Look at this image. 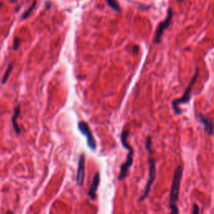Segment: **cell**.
<instances>
[{"instance_id": "6da1fadb", "label": "cell", "mask_w": 214, "mask_h": 214, "mask_svg": "<svg viewBox=\"0 0 214 214\" xmlns=\"http://www.w3.org/2000/svg\"><path fill=\"white\" fill-rule=\"evenodd\" d=\"M182 174H183V167L179 165L176 168V170L174 172L173 179H172L171 192H170V197H169V207L171 208L172 213H178V209L176 207V201L179 198L181 181V178H182Z\"/></svg>"}, {"instance_id": "7a4b0ae2", "label": "cell", "mask_w": 214, "mask_h": 214, "mask_svg": "<svg viewBox=\"0 0 214 214\" xmlns=\"http://www.w3.org/2000/svg\"><path fill=\"white\" fill-rule=\"evenodd\" d=\"M128 130L127 129H124L121 132V135H120V140L121 143L123 145V147L129 151V153L127 155L126 160L121 165L120 167V172L119 176H118V179L120 181L123 180L126 176L127 172L130 169V167L132 166L133 164V156H134V150L132 147H131V145L127 142V136H128Z\"/></svg>"}, {"instance_id": "3957f363", "label": "cell", "mask_w": 214, "mask_h": 214, "mask_svg": "<svg viewBox=\"0 0 214 214\" xmlns=\"http://www.w3.org/2000/svg\"><path fill=\"white\" fill-rule=\"evenodd\" d=\"M198 74H199V69H198V68H196L195 73H194L193 76L192 77L191 80H190L189 85H188V86L187 87V89H186L185 92L183 94V95H182L181 98H179V99H176V100H173V102H172V107H173L174 111L176 112V115L181 113V110L179 109V107L178 106H179L180 105H181V104L187 103V102H188L189 100H190L191 92H192V88H193L194 85H195L196 82H197V77H198Z\"/></svg>"}, {"instance_id": "277c9868", "label": "cell", "mask_w": 214, "mask_h": 214, "mask_svg": "<svg viewBox=\"0 0 214 214\" xmlns=\"http://www.w3.org/2000/svg\"><path fill=\"white\" fill-rule=\"evenodd\" d=\"M149 163V176H148V180H147L146 187H145V191L142 194L141 197L140 198V201H144L150 193V191L151 189V187L153 185L154 181L156 180V160L152 159L151 157L149 158L148 160Z\"/></svg>"}, {"instance_id": "5b68a950", "label": "cell", "mask_w": 214, "mask_h": 214, "mask_svg": "<svg viewBox=\"0 0 214 214\" xmlns=\"http://www.w3.org/2000/svg\"><path fill=\"white\" fill-rule=\"evenodd\" d=\"M78 129L80 132L82 133V135H85L87 140V145L90 149L94 151L95 148H96V141L94 138L92 132L90 129V127L88 126L86 122L85 121H80L78 123Z\"/></svg>"}, {"instance_id": "8992f818", "label": "cell", "mask_w": 214, "mask_h": 214, "mask_svg": "<svg viewBox=\"0 0 214 214\" xmlns=\"http://www.w3.org/2000/svg\"><path fill=\"white\" fill-rule=\"evenodd\" d=\"M172 15H173V14H172V10L170 9V10L168 11V14H167V19L160 23V24H159V26H158V28H157V29H156V35H155V39H154L155 43L159 44L160 42L161 36H162V34L164 33V31L167 29L168 27H169L170 24H171V22H172Z\"/></svg>"}, {"instance_id": "52a82bcc", "label": "cell", "mask_w": 214, "mask_h": 214, "mask_svg": "<svg viewBox=\"0 0 214 214\" xmlns=\"http://www.w3.org/2000/svg\"><path fill=\"white\" fill-rule=\"evenodd\" d=\"M85 155L83 153L80 155L78 162V169L76 175V183L79 187H82L85 180Z\"/></svg>"}, {"instance_id": "ba28073f", "label": "cell", "mask_w": 214, "mask_h": 214, "mask_svg": "<svg viewBox=\"0 0 214 214\" xmlns=\"http://www.w3.org/2000/svg\"><path fill=\"white\" fill-rule=\"evenodd\" d=\"M198 121L201 123L204 126L205 131L207 132L208 135H213L214 134V122L212 121L210 119H208L207 116L203 115L202 114H198L197 116Z\"/></svg>"}, {"instance_id": "9c48e42d", "label": "cell", "mask_w": 214, "mask_h": 214, "mask_svg": "<svg viewBox=\"0 0 214 214\" xmlns=\"http://www.w3.org/2000/svg\"><path fill=\"white\" fill-rule=\"evenodd\" d=\"M100 175L99 172H97L96 173L94 174L93 177V180L89 188V192H88V195L89 197H90L91 200H95L96 199V192H97V189L98 187L100 185Z\"/></svg>"}, {"instance_id": "30bf717a", "label": "cell", "mask_w": 214, "mask_h": 214, "mask_svg": "<svg viewBox=\"0 0 214 214\" xmlns=\"http://www.w3.org/2000/svg\"><path fill=\"white\" fill-rule=\"evenodd\" d=\"M21 112V105L19 104L16 108H15V110H14V113H13V116H12V125H13V129H14V131H15V132L16 133L19 134L21 132V130L19 129V127L18 126V124H17V118L19 116V114Z\"/></svg>"}, {"instance_id": "8fae6325", "label": "cell", "mask_w": 214, "mask_h": 214, "mask_svg": "<svg viewBox=\"0 0 214 214\" xmlns=\"http://www.w3.org/2000/svg\"><path fill=\"white\" fill-rule=\"evenodd\" d=\"M13 63L8 64V65L7 67L6 70H5V72L3 74V78H2V84H3V85L5 84L7 82V80H8V77H9V75H10V73H11L12 70H13Z\"/></svg>"}, {"instance_id": "7c38bea8", "label": "cell", "mask_w": 214, "mask_h": 214, "mask_svg": "<svg viewBox=\"0 0 214 214\" xmlns=\"http://www.w3.org/2000/svg\"><path fill=\"white\" fill-rule=\"evenodd\" d=\"M107 4L115 11H120V7L117 0H106Z\"/></svg>"}, {"instance_id": "4fadbf2b", "label": "cell", "mask_w": 214, "mask_h": 214, "mask_svg": "<svg viewBox=\"0 0 214 214\" xmlns=\"http://www.w3.org/2000/svg\"><path fill=\"white\" fill-rule=\"evenodd\" d=\"M35 6H36V2H33V4L31 5V7H29L28 9H27L26 11H25V13H24L23 14V16H22V19H27L28 16H29V14L31 13V12L33 11V9L35 8Z\"/></svg>"}, {"instance_id": "5bb4252c", "label": "cell", "mask_w": 214, "mask_h": 214, "mask_svg": "<svg viewBox=\"0 0 214 214\" xmlns=\"http://www.w3.org/2000/svg\"><path fill=\"white\" fill-rule=\"evenodd\" d=\"M20 45V40L19 38H15L13 40V50H16L19 49Z\"/></svg>"}, {"instance_id": "9a60e30c", "label": "cell", "mask_w": 214, "mask_h": 214, "mask_svg": "<svg viewBox=\"0 0 214 214\" xmlns=\"http://www.w3.org/2000/svg\"><path fill=\"white\" fill-rule=\"evenodd\" d=\"M199 213V207L197 205V204H194L193 206V208H192V214H197Z\"/></svg>"}, {"instance_id": "2e32d148", "label": "cell", "mask_w": 214, "mask_h": 214, "mask_svg": "<svg viewBox=\"0 0 214 214\" xmlns=\"http://www.w3.org/2000/svg\"><path fill=\"white\" fill-rule=\"evenodd\" d=\"M7 213H13V212H11V211H8Z\"/></svg>"}, {"instance_id": "e0dca14e", "label": "cell", "mask_w": 214, "mask_h": 214, "mask_svg": "<svg viewBox=\"0 0 214 214\" xmlns=\"http://www.w3.org/2000/svg\"><path fill=\"white\" fill-rule=\"evenodd\" d=\"M1 7H2V3L0 2V8H1Z\"/></svg>"}, {"instance_id": "ac0fdd59", "label": "cell", "mask_w": 214, "mask_h": 214, "mask_svg": "<svg viewBox=\"0 0 214 214\" xmlns=\"http://www.w3.org/2000/svg\"><path fill=\"white\" fill-rule=\"evenodd\" d=\"M10 1H11V2H14L15 0H10Z\"/></svg>"}, {"instance_id": "d6986e66", "label": "cell", "mask_w": 214, "mask_h": 214, "mask_svg": "<svg viewBox=\"0 0 214 214\" xmlns=\"http://www.w3.org/2000/svg\"><path fill=\"white\" fill-rule=\"evenodd\" d=\"M178 1H182V0H178Z\"/></svg>"}]
</instances>
